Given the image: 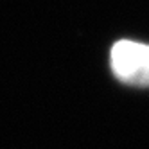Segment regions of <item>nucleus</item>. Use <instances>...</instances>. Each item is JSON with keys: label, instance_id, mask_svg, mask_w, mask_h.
Instances as JSON below:
<instances>
[{"label": "nucleus", "instance_id": "1", "mask_svg": "<svg viewBox=\"0 0 149 149\" xmlns=\"http://www.w3.org/2000/svg\"><path fill=\"white\" fill-rule=\"evenodd\" d=\"M111 70L122 83L149 86V45L120 40L110 52Z\"/></svg>", "mask_w": 149, "mask_h": 149}]
</instances>
